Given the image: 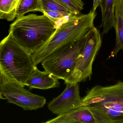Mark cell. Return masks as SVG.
Masks as SVG:
<instances>
[{
	"label": "cell",
	"mask_w": 123,
	"mask_h": 123,
	"mask_svg": "<svg viewBox=\"0 0 123 123\" xmlns=\"http://www.w3.org/2000/svg\"><path fill=\"white\" fill-rule=\"evenodd\" d=\"M96 15L95 11L92 9L86 14L71 17L62 23L57 27L48 40L32 54L34 64L37 66L42 63L84 35L94 26Z\"/></svg>",
	"instance_id": "obj_2"
},
{
	"label": "cell",
	"mask_w": 123,
	"mask_h": 123,
	"mask_svg": "<svg viewBox=\"0 0 123 123\" xmlns=\"http://www.w3.org/2000/svg\"><path fill=\"white\" fill-rule=\"evenodd\" d=\"M58 79L46 71H40L37 66L26 80L24 85L31 89H49L59 87L60 83Z\"/></svg>",
	"instance_id": "obj_9"
},
{
	"label": "cell",
	"mask_w": 123,
	"mask_h": 123,
	"mask_svg": "<svg viewBox=\"0 0 123 123\" xmlns=\"http://www.w3.org/2000/svg\"><path fill=\"white\" fill-rule=\"evenodd\" d=\"M82 106L88 108L95 123H123V82L95 86L82 98Z\"/></svg>",
	"instance_id": "obj_1"
},
{
	"label": "cell",
	"mask_w": 123,
	"mask_h": 123,
	"mask_svg": "<svg viewBox=\"0 0 123 123\" xmlns=\"http://www.w3.org/2000/svg\"><path fill=\"white\" fill-rule=\"evenodd\" d=\"M87 33L61 51L44 61L41 64L45 71L58 79L65 80L81 56L86 40Z\"/></svg>",
	"instance_id": "obj_6"
},
{
	"label": "cell",
	"mask_w": 123,
	"mask_h": 123,
	"mask_svg": "<svg viewBox=\"0 0 123 123\" xmlns=\"http://www.w3.org/2000/svg\"><path fill=\"white\" fill-rule=\"evenodd\" d=\"M40 0H20L16 12V17H20L32 11H40Z\"/></svg>",
	"instance_id": "obj_14"
},
{
	"label": "cell",
	"mask_w": 123,
	"mask_h": 123,
	"mask_svg": "<svg viewBox=\"0 0 123 123\" xmlns=\"http://www.w3.org/2000/svg\"><path fill=\"white\" fill-rule=\"evenodd\" d=\"M24 87L12 81L1 79L0 91L8 102L25 110H36L45 105L46 100L44 97L33 94Z\"/></svg>",
	"instance_id": "obj_7"
},
{
	"label": "cell",
	"mask_w": 123,
	"mask_h": 123,
	"mask_svg": "<svg viewBox=\"0 0 123 123\" xmlns=\"http://www.w3.org/2000/svg\"><path fill=\"white\" fill-rule=\"evenodd\" d=\"M116 1L117 0H100L102 19L100 27L103 28L102 35L114 27Z\"/></svg>",
	"instance_id": "obj_11"
},
{
	"label": "cell",
	"mask_w": 123,
	"mask_h": 123,
	"mask_svg": "<svg viewBox=\"0 0 123 123\" xmlns=\"http://www.w3.org/2000/svg\"><path fill=\"white\" fill-rule=\"evenodd\" d=\"M40 12L47 16L52 20L56 26L57 22L59 21H66L71 17L77 16L75 14H69L61 12L42 10Z\"/></svg>",
	"instance_id": "obj_16"
},
{
	"label": "cell",
	"mask_w": 123,
	"mask_h": 123,
	"mask_svg": "<svg viewBox=\"0 0 123 123\" xmlns=\"http://www.w3.org/2000/svg\"><path fill=\"white\" fill-rule=\"evenodd\" d=\"M63 92L48 103V108L55 115H61L82 106L79 83H68Z\"/></svg>",
	"instance_id": "obj_8"
},
{
	"label": "cell",
	"mask_w": 123,
	"mask_h": 123,
	"mask_svg": "<svg viewBox=\"0 0 123 123\" xmlns=\"http://www.w3.org/2000/svg\"><path fill=\"white\" fill-rule=\"evenodd\" d=\"M1 77L0 75V84L1 82Z\"/></svg>",
	"instance_id": "obj_21"
},
{
	"label": "cell",
	"mask_w": 123,
	"mask_h": 123,
	"mask_svg": "<svg viewBox=\"0 0 123 123\" xmlns=\"http://www.w3.org/2000/svg\"><path fill=\"white\" fill-rule=\"evenodd\" d=\"M101 34L95 27H92L87 33L85 45L75 66L64 81L65 84L80 83L90 80L94 61L101 47Z\"/></svg>",
	"instance_id": "obj_5"
},
{
	"label": "cell",
	"mask_w": 123,
	"mask_h": 123,
	"mask_svg": "<svg viewBox=\"0 0 123 123\" xmlns=\"http://www.w3.org/2000/svg\"><path fill=\"white\" fill-rule=\"evenodd\" d=\"M31 55L9 34L0 42L1 79L12 81L24 87L26 80L37 66Z\"/></svg>",
	"instance_id": "obj_3"
},
{
	"label": "cell",
	"mask_w": 123,
	"mask_h": 123,
	"mask_svg": "<svg viewBox=\"0 0 123 123\" xmlns=\"http://www.w3.org/2000/svg\"><path fill=\"white\" fill-rule=\"evenodd\" d=\"M56 28L44 14H31L17 18L10 25L9 34L32 54L48 40Z\"/></svg>",
	"instance_id": "obj_4"
},
{
	"label": "cell",
	"mask_w": 123,
	"mask_h": 123,
	"mask_svg": "<svg viewBox=\"0 0 123 123\" xmlns=\"http://www.w3.org/2000/svg\"><path fill=\"white\" fill-rule=\"evenodd\" d=\"M121 3H122V6H123V0H121Z\"/></svg>",
	"instance_id": "obj_20"
},
{
	"label": "cell",
	"mask_w": 123,
	"mask_h": 123,
	"mask_svg": "<svg viewBox=\"0 0 123 123\" xmlns=\"http://www.w3.org/2000/svg\"><path fill=\"white\" fill-rule=\"evenodd\" d=\"M68 8L76 15H80L84 9V3L82 0H56Z\"/></svg>",
	"instance_id": "obj_17"
},
{
	"label": "cell",
	"mask_w": 123,
	"mask_h": 123,
	"mask_svg": "<svg viewBox=\"0 0 123 123\" xmlns=\"http://www.w3.org/2000/svg\"><path fill=\"white\" fill-rule=\"evenodd\" d=\"M100 0H93V9L92 10L95 11L97 8L99 6Z\"/></svg>",
	"instance_id": "obj_18"
},
{
	"label": "cell",
	"mask_w": 123,
	"mask_h": 123,
	"mask_svg": "<svg viewBox=\"0 0 123 123\" xmlns=\"http://www.w3.org/2000/svg\"><path fill=\"white\" fill-rule=\"evenodd\" d=\"M40 9L39 12L42 10H48L76 15L56 0H40Z\"/></svg>",
	"instance_id": "obj_15"
},
{
	"label": "cell",
	"mask_w": 123,
	"mask_h": 123,
	"mask_svg": "<svg viewBox=\"0 0 123 123\" xmlns=\"http://www.w3.org/2000/svg\"><path fill=\"white\" fill-rule=\"evenodd\" d=\"M114 28L116 33L115 45L111 56L114 57L120 50L123 51V12L121 0H117L115 10Z\"/></svg>",
	"instance_id": "obj_12"
},
{
	"label": "cell",
	"mask_w": 123,
	"mask_h": 123,
	"mask_svg": "<svg viewBox=\"0 0 123 123\" xmlns=\"http://www.w3.org/2000/svg\"><path fill=\"white\" fill-rule=\"evenodd\" d=\"M20 0H0V19L13 21Z\"/></svg>",
	"instance_id": "obj_13"
},
{
	"label": "cell",
	"mask_w": 123,
	"mask_h": 123,
	"mask_svg": "<svg viewBox=\"0 0 123 123\" xmlns=\"http://www.w3.org/2000/svg\"><path fill=\"white\" fill-rule=\"evenodd\" d=\"M2 94H1V92L0 91V100L1 99H2Z\"/></svg>",
	"instance_id": "obj_19"
},
{
	"label": "cell",
	"mask_w": 123,
	"mask_h": 123,
	"mask_svg": "<svg viewBox=\"0 0 123 123\" xmlns=\"http://www.w3.org/2000/svg\"><path fill=\"white\" fill-rule=\"evenodd\" d=\"M44 123H95V120L88 108L82 106L61 115Z\"/></svg>",
	"instance_id": "obj_10"
}]
</instances>
